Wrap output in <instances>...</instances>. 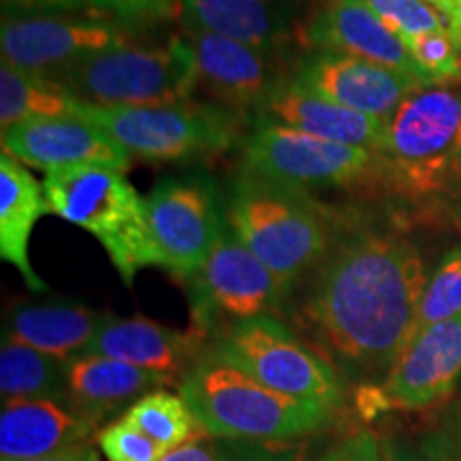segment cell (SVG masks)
Listing matches in <instances>:
<instances>
[{
  "mask_svg": "<svg viewBox=\"0 0 461 461\" xmlns=\"http://www.w3.org/2000/svg\"><path fill=\"white\" fill-rule=\"evenodd\" d=\"M428 280L412 241L359 230L319 265L302 308L303 322L348 370L389 374L414 339Z\"/></svg>",
  "mask_w": 461,
  "mask_h": 461,
  "instance_id": "1",
  "label": "cell"
},
{
  "mask_svg": "<svg viewBox=\"0 0 461 461\" xmlns=\"http://www.w3.org/2000/svg\"><path fill=\"white\" fill-rule=\"evenodd\" d=\"M180 395L216 440H299L331 423L333 408L265 387L210 350L180 380Z\"/></svg>",
  "mask_w": 461,
  "mask_h": 461,
  "instance_id": "2",
  "label": "cell"
},
{
  "mask_svg": "<svg viewBox=\"0 0 461 461\" xmlns=\"http://www.w3.org/2000/svg\"><path fill=\"white\" fill-rule=\"evenodd\" d=\"M43 190L50 214L99 240L126 286H132L143 267H160L148 227L146 199L129 182L126 171L109 167L50 171Z\"/></svg>",
  "mask_w": 461,
  "mask_h": 461,
  "instance_id": "3",
  "label": "cell"
},
{
  "mask_svg": "<svg viewBox=\"0 0 461 461\" xmlns=\"http://www.w3.org/2000/svg\"><path fill=\"white\" fill-rule=\"evenodd\" d=\"M380 173L403 193L447 201L461 184V88L429 86L391 115Z\"/></svg>",
  "mask_w": 461,
  "mask_h": 461,
  "instance_id": "4",
  "label": "cell"
},
{
  "mask_svg": "<svg viewBox=\"0 0 461 461\" xmlns=\"http://www.w3.org/2000/svg\"><path fill=\"white\" fill-rule=\"evenodd\" d=\"M227 224L288 291L330 255L325 218L308 197L257 177L244 176L235 186Z\"/></svg>",
  "mask_w": 461,
  "mask_h": 461,
  "instance_id": "5",
  "label": "cell"
},
{
  "mask_svg": "<svg viewBox=\"0 0 461 461\" xmlns=\"http://www.w3.org/2000/svg\"><path fill=\"white\" fill-rule=\"evenodd\" d=\"M73 99L99 107H148L190 101L197 65L184 34L158 48L118 45L84 58L56 82Z\"/></svg>",
  "mask_w": 461,
  "mask_h": 461,
  "instance_id": "6",
  "label": "cell"
},
{
  "mask_svg": "<svg viewBox=\"0 0 461 461\" xmlns=\"http://www.w3.org/2000/svg\"><path fill=\"white\" fill-rule=\"evenodd\" d=\"M88 120L118 141L131 157L193 160L216 157L238 141L240 113L222 105L173 103L148 107H99L79 103Z\"/></svg>",
  "mask_w": 461,
  "mask_h": 461,
  "instance_id": "7",
  "label": "cell"
},
{
  "mask_svg": "<svg viewBox=\"0 0 461 461\" xmlns=\"http://www.w3.org/2000/svg\"><path fill=\"white\" fill-rule=\"evenodd\" d=\"M212 353L278 393L333 411L342 403V383L331 363L272 314L230 325Z\"/></svg>",
  "mask_w": 461,
  "mask_h": 461,
  "instance_id": "8",
  "label": "cell"
},
{
  "mask_svg": "<svg viewBox=\"0 0 461 461\" xmlns=\"http://www.w3.org/2000/svg\"><path fill=\"white\" fill-rule=\"evenodd\" d=\"M241 160L246 176L302 194L310 188L353 186L380 173L376 152L319 140L265 120L246 137Z\"/></svg>",
  "mask_w": 461,
  "mask_h": 461,
  "instance_id": "9",
  "label": "cell"
},
{
  "mask_svg": "<svg viewBox=\"0 0 461 461\" xmlns=\"http://www.w3.org/2000/svg\"><path fill=\"white\" fill-rule=\"evenodd\" d=\"M286 293L288 288L230 233L227 224L203 267L188 280L194 330L205 336L218 321L241 322L272 314Z\"/></svg>",
  "mask_w": 461,
  "mask_h": 461,
  "instance_id": "10",
  "label": "cell"
},
{
  "mask_svg": "<svg viewBox=\"0 0 461 461\" xmlns=\"http://www.w3.org/2000/svg\"><path fill=\"white\" fill-rule=\"evenodd\" d=\"M124 43L122 28L101 15H5L0 28L3 62L54 84L84 58Z\"/></svg>",
  "mask_w": 461,
  "mask_h": 461,
  "instance_id": "11",
  "label": "cell"
},
{
  "mask_svg": "<svg viewBox=\"0 0 461 461\" xmlns=\"http://www.w3.org/2000/svg\"><path fill=\"white\" fill-rule=\"evenodd\" d=\"M146 216L160 267L190 280L227 229L214 190L203 180H167L146 197Z\"/></svg>",
  "mask_w": 461,
  "mask_h": 461,
  "instance_id": "12",
  "label": "cell"
},
{
  "mask_svg": "<svg viewBox=\"0 0 461 461\" xmlns=\"http://www.w3.org/2000/svg\"><path fill=\"white\" fill-rule=\"evenodd\" d=\"M295 79L338 105L380 120H391L403 101L431 86L412 75L338 51H312L305 56Z\"/></svg>",
  "mask_w": 461,
  "mask_h": 461,
  "instance_id": "13",
  "label": "cell"
},
{
  "mask_svg": "<svg viewBox=\"0 0 461 461\" xmlns=\"http://www.w3.org/2000/svg\"><path fill=\"white\" fill-rule=\"evenodd\" d=\"M182 34L193 50L199 86L222 107L238 113L248 109L258 113L285 82L276 68L272 51L188 26H182Z\"/></svg>",
  "mask_w": 461,
  "mask_h": 461,
  "instance_id": "14",
  "label": "cell"
},
{
  "mask_svg": "<svg viewBox=\"0 0 461 461\" xmlns=\"http://www.w3.org/2000/svg\"><path fill=\"white\" fill-rule=\"evenodd\" d=\"M3 152L45 173L71 167L126 171L131 154L105 131L79 115L28 120L3 131Z\"/></svg>",
  "mask_w": 461,
  "mask_h": 461,
  "instance_id": "15",
  "label": "cell"
},
{
  "mask_svg": "<svg viewBox=\"0 0 461 461\" xmlns=\"http://www.w3.org/2000/svg\"><path fill=\"white\" fill-rule=\"evenodd\" d=\"M302 37L316 51L355 56L428 82L414 65L406 45L367 7L366 0H325L305 20Z\"/></svg>",
  "mask_w": 461,
  "mask_h": 461,
  "instance_id": "16",
  "label": "cell"
},
{
  "mask_svg": "<svg viewBox=\"0 0 461 461\" xmlns=\"http://www.w3.org/2000/svg\"><path fill=\"white\" fill-rule=\"evenodd\" d=\"M461 376V314L428 327L391 367L384 393L400 408L419 411L453 393Z\"/></svg>",
  "mask_w": 461,
  "mask_h": 461,
  "instance_id": "17",
  "label": "cell"
},
{
  "mask_svg": "<svg viewBox=\"0 0 461 461\" xmlns=\"http://www.w3.org/2000/svg\"><path fill=\"white\" fill-rule=\"evenodd\" d=\"M265 122L288 126L319 140L380 152L387 140L389 120L338 105L297 79H285L258 112Z\"/></svg>",
  "mask_w": 461,
  "mask_h": 461,
  "instance_id": "18",
  "label": "cell"
},
{
  "mask_svg": "<svg viewBox=\"0 0 461 461\" xmlns=\"http://www.w3.org/2000/svg\"><path fill=\"white\" fill-rule=\"evenodd\" d=\"M203 338V333L194 327L188 331H177L143 316H107L84 355L109 357L141 370L176 378L197 363Z\"/></svg>",
  "mask_w": 461,
  "mask_h": 461,
  "instance_id": "19",
  "label": "cell"
},
{
  "mask_svg": "<svg viewBox=\"0 0 461 461\" xmlns=\"http://www.w3.org/2000/svg\"><path fill=\"white\" fill-rule=\"evenodd\" d=\"M176 383L167 374L141 370L101 355H79L67 363V403L92 425L105 423L122 408Z\"/></svg>",
  "mask_w": 461,
  "mask_h": 461,
  "instance_id": "20",
  "label": "cell"
},
{
  "mask_svg": "<svg viewBox=\"0 0 461 461\" xmlns=\"http://www.w3.org/2000/svg\"><path fill=\"white\" fill-rule=\"evenodd\" d=\"M96 425L65 402L31 400L3 403L0 414V459L45 457L88 445Z\"/></svg>",
  "mask_w": 461,
  "mask_h": 461,
  "instance_id": "21",
  "label": "cell"
},
{
  "mask_svg": "<svg viewBox=\"0 0 461 461\" xmlns=\"http://www.w3.org/2000/svg\"><path fill=\"white\" fill-rule=\"evenodd\" d=\"M109 314L79 303H17L5 322V338L71 361L88 350Z\"/></svg>",
  "mask_w": 461,
  "mask_h": 461,
  "instance_id": "22",
  "label": "cell"
},
{
  "mask_svg": "<svg viewBox=\"0 0 461 461\" xmlns=\"http://www.w3.org/2000/svg\"><path fill=\"white\" fill-rule=\"evenodd\" d=\"M43 214H50L45 190L20 160L0 154V257L11 263L34 293L50 291L31 263V235Z\"/></svg>",
  "mask_w": 461,
  "mask_h": 461,
  "instance_id": "23",
  "label": "cell"
},
{
  "mask_svg": "<svg viewBox=\"0 0 461 461\" xmlns=\"http://www.w3.org/2000/svg\"><path fill=\"white\" fill-rule=\"evenodd\" d=\"M286 0H180L182 26L274 51L288 28Z\"/></svg>",
  "mask_w": 461,
  "mask_h": 461,
  "instance_id": "24",
  "label": "cell"
},
{
  "mask_svg": "<svg viewBox=\"0 0 461 461\" xmlns=\"http://www.w3.org/2000/svg\"><path fill=\"white\" fill-rule=\"evenodd\" d=\"M67 363L3 338L0 395L7 402L56 400L67 403Z\"/></svg>",
  "mask_w": 461,
  "mask_h": 461,
  "instance_id": "25",
  "label": "cell"
},
{
  "mask_svg": "<svg viewBox=\"0 0 461 461\" xmlns=\"http://www.w3.org/2000/svg\"><path fill=\"white\" fill-rule=\"evenodd\" d=\"M79 101L54 82L0 65V129L41 118L77 115Z\"/></svg>",
  "mask_w": 461,
  "mask_h": 461,
  "instance_id": "26",
  "label": "cell"
},
{
  "mask_svg": "<svg viewBox=\"0 0 461 461\" xmlns=\"http://www.w3.org/2000/svg\"><path fill=\"white\" fill-rule=\"evenodd\" d=\"M122 419L169 451H176L190 440L207 436L184 397L171 395L167 391H154V393L141 397L124 412Z\"/></svg>",
  "mask_w": 461,
  "mask_h": 461,
  "instance_id": "27",
  "label": "cell"
},
{
  "mask_svg": "<svg viewBox=\"0 0 461 461\" xmlns=\"http://www.w3.org/2000/svg\"><path fill=\"white\" fill-rule=\"evenodd\" d=\"M461 314V246L453 248L448 255L438 263L436 272L429 276L425 285L423 297L419 303L417 331L414 338L428 327L438 322L451 321Z\"/></svg>",
  "mask_w": 461,
  "mask_h": 461,
  "instance_id": "28",
  "label": "cell"
},
{
  "mask_svg": "<svg viewBox=\"0 0 461 461\" xmlns=\"http://www.w3.org/2000/svg\"><path fill=\"white\" fill-rule=\"evenodd\" d=\"M366 5L403 45L425 34L448 31L445 17L425 0H366Z\"/></svg>",
  "mask_w": 461,
  "mask_h": 461,
  "instance_id": "29",
  "label": "cell"
},
{
  "mask_svg": "<svg viewBox=\"0 0 461 461\" xmlns=\"http://www.w3.org/2000/svg\"><path fill=\"white\" fill-rule=\"evenodd\" d=\"M406 50L428 82L434 86L461 82V50L451 31L412 39Z\"/></svg>",
  "mask_w": 461,
  "mask_h": 461,
  "instance_id": "30",
  "label": "cell"
},
{
  "mask_svg": "<svg viewBox=\"0 0 461 461\" xmlns=\"http://www.w3.org/2000/svg\"><path fill=\"white\" fill-rule=\"evenodd\" d=\"M99 447L107 461H163L171 453L126 419L115 420L101 431Z\"/></svg>",
  "mask_w": 461,
  "mask_h": 461,
  "instance_id": "31",
  "label": "cell"
},
{
  "mask_svg": "<svg viewBox=\"0 0 461 461\" xmlns=\"http://www.w3.org/2000/svg\"><path fill=\"white\" fill-rule=\"evenodd\" d=\"M218 461H305L303 442L295 440H218Z\"/></svg>",
  "mask_w": 461,
  "mask_h": 461,
  "instance_id": "32",
  "label": "cell"
},
{
  "mask_svg": "<svg viewBox=\"0 0 461 461\" xmlns=\"http://www.w3.org/2000/svg\"><path fill=\"white\" fill-rule=\"evenodd\" d=\"M112 14L126 24L171 20L180 15V0H112Z\"/></svg>",
  "mask_w": 461,
  "mask_h": 461,
  "instance_id": "33",
  "label": "cell"
},
{
  "mask_svg": "<svg viewBox=\"0 0 461 461\" xmlns=\"http://www.w3.org/2000/svg\"><path fill=\"white\" fill-rule=\"evenodd\" d=\"M5 15H92L86 0H3Z\"/></svg>",
  "mask_w": 461,
  "mask_h": 461,
  "instance_id": "34",
  "label": "cell"
},
{
  "mask_svg": "<svg viewBox=\"0 0 461 461\" xmlns=\"http://www.w3.org/2000/svg\"><path fill=\"white\" fill-rule=\"evenodd\" d=\"M321 461H383V448L372 431H359L331 447Z\"/></svg>",
  "mask_w": 461,
  "mask_h": 461,
  "instance_id": "35",
  "label": "cell"
},
{
  "mask_svg": "<svg viewBox=\"0 0 461 461\" xmlns=\"http://www.w3.org/2000/svg\"><path fill=\"white\" fill-rule=\"evenodd\" d=\"M207 438L210 436L186 442V445H182L180 448L167 455L163 461H218L216 442H210Z\"/></svg>",
  "mask_w": 461,
  "mask_h": 461,
  "instance_id": "36",
  "label": "cell"
},
{
  "mask_svg": "<svg viewBox=\"0 0 461 461\" xmlns=\"http://www.w3.org/2000/svg\"><path fill=\"white\" fill-rule=\"evenodd\" d=\"M22 461H101V457L90 445H82V447L68 448V451H62V453L45 455V457H34V459H22Z\"/></svg>",
  "mask_w": 461,
  "mask_h": 461,
  "instance_id": "37",
  "label": "cell"
},
{
  "mask_svg": "<svg viewBox=\"0 0 461 461\" xmlns=\"http://www.w3.org/2000/svg\"><path fill=\"white\" fill-rule=\"evenodd\" d=\"M425 3L431 5L438 14L447 20V24H451V22L457 17V14L461 11V0H425Z\"/></svg>",
  "mask_w": 461,
  "mask_h": 461,
  "instance_id": "38",
  "label": "cell"
},
{
  "mask_svg": "<svg viewBox=\"0 0 461 461\" xmlns=\"http://www.w3.org/2000/svg\"><path fill=\"white\" fill-rule=\"evenodd\" d=\"M429 457L431 461H461V457H455L451 453V448H447L445 442H431Z\"/></svg>",
  "mask_w": 461,
  "mask_h": 461,
  "instance_id": "39",
  "label": "cell"
},
{
  "mask_svg": "<svg viewBox=\"0 0 461 461\" xmlns=\"http://www.w3.org/2000/svg\"><path fill=\"white\" fill-rule=\"evenodd\" d=\"M383 461H420V459L414 457L412 453L403 451V448L389 447V448H383Z\"/></svg>",
  "mask_w": 461,
  "mask_h": 461,
  "instance_id": "40",
  "label": "cell"
},
{
  "mask_svg": "<svg viewBox=\"0 0 461 461\" xmlns=\"http://www.w3.org/2000/svg\"><path fill=\"white\" fill-rule=\"evenodd\" d=\"M445 203L451 207V214H453V218H455V221H457V224L461 227V184H459V188L451 194V197L445 201Z\"/></svg>",
  "mask_w": 461,
  "mask_h": 461,
  "instance_id": "41",
  "label": "cell"
},
{
  "mask_svg": "<svg viewBox=\"0 0 461 461\" xmlns=\"http://www.w3.org/2000/svg\"><path fill=\"white\" fill-rule=\"evenodd\" d=\"M86 3H88V7L95 11L96 15L112 14V0H86Z\"/></svg>",
  "mask_w": 461,
  "mask_h": 461,
  "instance_id": "42",
  "label": "cell"
},
{
  "mask_svg": "<svg viewBox=\"0 0 461 461\" xmlns=\"http://www.w3.org/2000/svg\"><path fill=\"white\" fill-rule=\"evenodd\" d=\"M448 31H451L455 43H457V48L461 50V11L457 14V17L451 22V24H448Z\"/></svg>",
  "mask_w": 461,
  "mask_h": 461,
  "instance_id": "43",
  "label": "cell"
}]
</instances>
